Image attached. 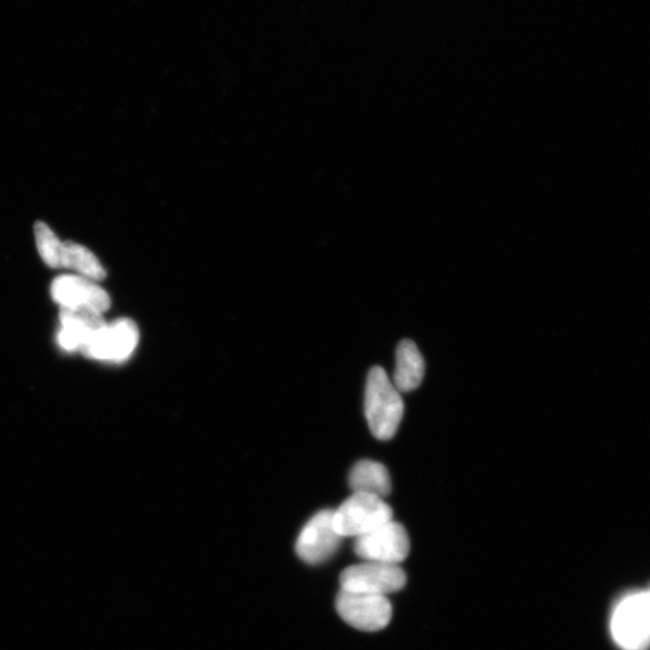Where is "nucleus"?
Wrapping results in <instances>:
<instances>
[{
  "label": "nucleus",
  "instance_id": "f257e3e1",
  "mask_svg": "<svg viewBox=\"0 0 650 650\" xmlns=\"http://www.w3.org/2000/svg\"><path fill=\"white\" fill-rule=\"evenodd\" d=\"M366 418L372 435L382 441L390 440L397 434L404 418V401L380 367L372 368L368 376Z\"/></svg>",
  "mask_w": 650,
  "mask_h": 650
},
{
  "label": "nucleus",
  "instance_id": "f03ea898",
  "mask_svg": "<svg viewBox=\"0 0 650 650\" xmlns=\"http://www.w3.org/2000/svg\"><path fill=\"white\" fill-rule=\"evenodd\" d=\"M610 632L622 650H647L650 646V596L646 592L624 595L617 603Z\"/></svg>",
  "mask_w": 650,
  "mask_h": 650
},
{
  "label": "nucleus",
  "instance_id": "7ed1b4c3",
  "mask_svg": "<svg viewBox=\"0 0 650 650\" xmlns=\"http://www.w3.org/2000/svg\"><path fill=\"white\" fill-rule=\"evenodd\" d=\"M393 519L382 498L354 492L336 511L334 527L342 538H360Z\"/></svg>",
  "mask_w": 650,
  "mask_h": 650
},
{
  "label": "nucleus",
  "instance_id": "20e7f679",
  "mask_svg": "<svg viewBox=\"0 0 650 650\" xmlns=\"http://www.w3.org/2000/svg\"><path fill=\"white\" fill-rule=\"evenodd\" d=\"M139 339L138 325L132 319H117L104 324L83 349V354L97 361L123 362L134 355Z\"/></svg>",
  "mask_w": 650,
  "mask_h": 650
},
{
  "label": "nucleus",
  "instance_id": "39448f33",
  "mask_svg": "<svg viewBox=\"0 0 650 650\" xmlns=\"http://www.w3.org/2000/svg\"><path fill=\"white\" fill-rule=\"evenodd\" d=\"M337 614L350 627L379 631L392 619V605L386 596L340 591L336 597Z\"/></svg>",
  "mask_w": 650,
  "mask_h": 650
},
{
  "label": "nucleus",
  "instance_id": "423d86ee",
  "mask_svg": "<svg viewBox=\"0 0 650 650\" xmlns=\"http://www.w3.org/2000/svg\"><path fill=\"white\" fill-rule=\"evenodd\" d=\"M340 583L343 591L387 596L405 587L407 575L399 565L366 562L347 567Z\"/></svg>",
  "mask_w": 650,
  "mask_h": 650
},
{
  "label": "nucleus",
  "instance_id": "0eeeda50",
  "mask_svg": "<svg viewBox=\"0 0 650 650\" xmlns=\"http://www.w3.org/2000/svg\"><path fill=\"white\" fill-rule=\"evenodd\" d=\"M355 552L366 562L398 565L410 553L408 531L393 519L389 520L369 534L358 538Z\"/></svg>",
  "mask_w": 650,
  "mask_h": 650
},
{
  "label": "nucleus",
  "instance_id": "6e6552de",
  "mask_svg": "<svg viewBox=\"0 0 650 650\" xmlns=\"http://www.w3.org/2000/svg\"><path fill=\"white\" fill-rule=\"evenodd\" d=\"M51 296L64 310L89 311L102 316L111 297L96 281L80 275H62L51 284Z\"/></svg>",
  "mask_w": 650,
  "mask_h": 650
},
{
  "label": "nucleus",
  "instance_id": "1a4fd4ad",
  "mask_svg": "<svg viewBox=\"0 0 650 650\" xmlns=\"http://www.w3.org/2000/svg\"><path fill=\"white\" fill-rule=\"evenodd\" d=\"M333 517L334 511H321L302 530L295 550L303 562L312 565L327 562L339 549L343 538L335 530Z\"/></svg>",
  "mask_w": 650,
  "mask_h": 650
},
{
  "label": "nucleus",
  "instance_id": "9d476101",
  "mask_svg": "<svg viewBox=\"0 0 650 650\" xmlns=\"http://www.w3.org/2000/svg\"><path fill=\"white\" fill-rule=\"evenodd\" d=\"M57 345L64 353H83L95 334L106 324L102 316L89 311L61 308Z\"/></svg>",
  "mask_w": 650,
  "mask_h": 650
},
{
  "label": "nucleus",
  "instance_id": "9b49d317",
  "mask_svg": "<svg viewBox=\"0 0 650 650\" xmlns=\"http://www.w3.org/2000/svg\"><path fill=\"white\" fill-rule=\"evenodd\" d=\"M349 487L354 492L384 498L392 491V480L387 467L372 461H360L349 473Z\"/></svg>",
  "mask_w": 650,
  "mask_h": 650
},
{
  "label": "nucleus",
  "instance_id": "f8f14e48",
  "mask_svg": "<svg viewBox=\"0 0 650 650\" xmlns=\"http://www.w3.org/2000/svg\"><path fill=\"white\" fill-rule=\"evenodd\" d=\"M425 364L418 345L411 340L401 342L397 349L394 386L399 392L418 389L424 377Z\"/></svg>",
  "mask_w": 650,
  "mask_h": 650
},
{
  "label": "nucleus",
  "instance_id": "ddd939ff",
  "mask_svg": "<svg viewBox=\"0 0 650 650\" xmlns=\"http://www.w3.org/2000/svg\"><path fill=\"white\" fill-rule=\"evenodd\" d=\"M62 268L72 269L80 277L96 282L107 278V271L102 268L97 256L85 246L74 241L63 242Z\"/></svg>",
  "mask_w": 650,
  "mask_h": 650
},
{
  "label": "nucleus",
  "instance_id": "4468645a",
  "mask_svg": "<svg viewBox=\"0 0 650 650\" xmlns=\"http://www.w3.org/2000/svg\"><path fill=\"white\" fill-rule=\"evenodd\" d=\"M34 236L39 254L46 266L52 269H61L63 262V242L56 234L44 223H36Z\"/></svg>",
  "mask_w": 650,
  "mask_h": 650
},
{
  "label": "nucleus",
  "instance_id": "2eb2a0df",
  "mask_svg": "<svg viewBox=\"0 0 650 650\" xmlns=\"http://www.w3.org/2000/svg\"><path fill=\"white\" fill-rule=\"evenodd\" d=\"M648 594H649V596H650V589L648 591Z\"/></svg>",
  "mask_w": 650,
  "mask_h": 650
}]
</instances>
